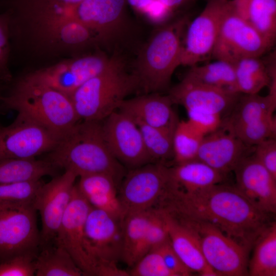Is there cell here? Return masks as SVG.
I'll return each mask as SVG.
<instances>
[{"label": "cell", "instance_id": "obj_1", "mask_svg": "<svg viewBox=\"0 0 276 276\" xmlns=\"http://www.w3.org/2000/svg\"><path fill=\"white\" fill-rule=\"evenodd\" d=\"M155 208L180 219L205 222L249 250L273 221L235 186L220 183L187 193L169 187Z\"/></svg>", "mask_w": 276, "mask_h": 276}, {"label": "cell", "instance_id": "obj_2", "mask_svg": "<svg viewBox=\"0 0 276 276\" xmlns=\"http://www.w3.org/2000/svg\"><path fill=\"white\" fill-rule=\"evenodd\" d=\"M11 53L34 67L49 66L88 52L98 44L95 34L71 18H30L9 21Z\"/></svg>", "mask_w": 276, "mask_h": 276}, {"label": "cell", "instance_id": "obj_3", "mask_svg": "<svg viewBox=\"0 0 276 276\" xmlns=\"http://www.w3.org/2000/svg\"><path fill=\"white\" fill-rule=\"evenodd\" d=\"M45 159L58 168L73 172L78 177L108 174L118 185L126 174L123 166L108 149L102 121H79L61 137Z\"/></svg>", "mask_w": 276, "mask_h": 276}, {"label": "cell", "instance_id": "obj_4", "mask_svg": "<svg viewBox=\"0 0 276 276\" xmlns=\"http://www.w3.org/2000/svg\"><path fill=\"white\" fill-rule=\"evenodd\" d=\"M9 84L8 91L0 93L2 110H15L61 137L80 121L67 95L24 75Z\"/></svg>", "mask_w": 276, "mask_h": 276}, {"label": "cell", "instance_id": "obj_5", "mask_svg": "<svg viewBox=\"0 0 276 276\" xmlns=\"http://www.w3.org/2000/svg\"><path fill=\"white\" fill-rule=\"evenodd\" d=\"M185 24L181 19L160 28L141 50L134 75L139 86L146 91L167 88L174 71L180 65L181 34Z\"/></svg>", "mask_w": 276, "mask_h": 276}, {"label": "cell", "instance_id": "obj_6", "mask_svg": "<svg viewBox=\"0 0 276 276\" xmlns=\"http://www.w3.org/2000/svg\"><path fill=\"white\" fill-rule=\"evenodd\" d=\"M138 86L122 64L86 81L69 97L80 121H102Z\"/></svg>", "mask_w": 276, "mask_h": 276}, {"label": "cell", "instance_id": "obj_7", "mask_svg": "<svg viewBox=\"0 0 276 276\" xmlns=\"http://www.w3.org/2000/svg\"><path fill=\"white\" fill-rule=\"evenodd\" d=\"M123 219L91 206L84 235L86 250L97 267V276L129 275L117 266L121 259Z\"/></svg>", "mask_w": 276, "mask_h": 276}, {"label": "cell", "instance_id": "obj_8", "mask_svg": "<svg viewBox=\"0 0 276 276\" xmlns=\"http://www.w3.org/2000/svg\"><path fill=\"white\" fill-rule=\"evenodd\" d=\"M122 64L119 59L96 50L29 70L24 75L70 97L86 81Z\"/></svg>", "mask_w": 276, "mask_h": 276}, {"label": "cell", "instance_id": "obj_9", "mask_svg": "<svg viewBox=\"0 0 276 276\" xmlns=\"http://www.w3.org/2000/svg\"><path fill=\"white\" fill-rule=\"evenodd\" d=\"M177 219L188 224L195 231L199 239L203 256L217 276L247 275L248 249L209 223L189 219Z\"/></svg>", "mask_w": 276, "mask_h": 276}, {"label": "cell", "instance_id": "obj_10", "mask_svg": "<svg viewBox=\"0 0 276 276\" xmlns=\"http://www.w3.org/2000/svg\"><path fill=\"white\" fill-rule=\"evenodd\" d=\"M272 47L235 9L232 0L222 19L212 56L234 64L261 57Z\"/></svg>", "mask_w": 276, "mask_h": 276}, {"label": "cell", "instance_id": "obj_11", "mask_svg": "<svg viewBox=\"0 0 276 276\" xmlns=\"http://www.w3.org/2000/svg\"><path fill=\"white\" fill-rule=\"evenodd\" d=\"M121 182L118 196L124 217L155 206L169 187V166L149 163L130 169Z\"/></svg>", "mask_w": 276, "mask_h": 276}, {"label": "cell", "instance_id": "obj_12", "mask_svg": "<svg viewBox=\"0 0 276 276\" xmlns=\"http://www.w3.org/2000/svg\"><path fill=\"white\" fill-rule=\"evenodd\" d=\"M61 137L45 126L17 115L14 121L0 132V159H33L48 153Z\"/></svg>", "mask_w": 276, "mask_h": 276}, {"label": "cell", "instance_id": "obj_13", "mask_svg": "<svg viewBox=\"0 0 276 276\" xmlns=\"http://www.w3.org/2000/svg\"><path fill=\"white\" fill-rule=\"evenodd\" d=\"M231 0H209L189 25L182 41L180 65L192 66L212 55Z\"/></svg>", "mask_w": 276, "mask_h": 276}, {"label": "cell", "instance_id": "obj_14", "mask_svg": "<svg viewBox=\"0 0 276 276\" xmlns=\"http://www.w3.org/2000/svg\"><path fill=\"white\" fill-rule=\"evenodd\" d=\"M102 126L108 149L123 166L132 169L152 163L140 129L130 116L117 110L102 121Z\"/></svg>", "mask_w": 276, "mask_h": 276}, {"label": "cell", "instance_id": "obj_15", "mask_svg": "<svg viewBox=\"0 0 276 276\" xmlns=\"http://www.w3.org/2000/svg\"><path fill=\"white\" fill-rule=\"evenodd\" d=\"M77 177L73 172L64 170L62 175L55 176L40 189L34 204L41 220L40 248L54 242Z\"/></svg>", "mask_w": 276, "mask_h": 276}, {"label": "cell", "instance_id": "obj_16", "mask_svg": "<svg viewBox=\"0 0 276 276\" xmlns=\"http://www.w3.org/2000/svg\"><path fill=\"white\" fill-rule=\"evenodd\" d=\"M91 205L75 185L54 243L63 247L84 275H96L97 267L85 245L84 223Z\"/></svg>", "mask_w": 276, "mask_h": 276}, {"label": "cell", "instance_id": "obj_17", "mask_svg": "<svg viewBox=\"0 0 276 276\" xmlns=\"http://www.w3.org/2000/svg\"><path fill=\"white\" fill-rule=\"evenodd\" d=\"M36 212L33 207L0 211V262L18 255L38 253Z\"/></svg>", "mask_w": 276, "mask_h": 276}, {"label": "cell", "instance_id": "obj_18", "mask_svg": "<svg viewBox=\"0 0 276 276\" xmlns=\"http://www.w3.org/2000/svg\"><path fill=\"white\" fill-rule=\"evenodd\" d=\"M126 4V0H83L62 9L59 17L81 22L95 34L100 43L108 39L117 31Z\"/></svg>", "mask_w": 276, "mask_h": 276}, {"label": "cell", "instance_id": "obj_19", "mask_svg": "<svg viewBox=\"0 0 276 276\" xmlns=\"http://www.w3.org/2000/svg\"><path fill=\"white\" fill-rule=\"evenodd\" d=\"M235 187L260 210L274 215L276 212V179L255 157L252 152L236 166Z\"/></svg>", "mask_w": 276, "mask_h": 276}, {"label": "cell", "instance_id": "obj_20", "mask_svg": "<svg viewBox=\"0 0 276 276\" xmlns=\"http://www.w3.org/2000/svg\"><path fill=\"white\" fill-rule=\"evenodd\" d=\"M241 94L194 82L183 78L171 88L168 96L174 104L187 110L198 109L219 114L222 119L231 112Z\"/></svg>", "mask_w": 276, "mask_h": 276}, {"label": "cell", "instance_id": "obj_21", "mask_svg": "<svg viewBox=\"0 0 276 276\" xmlns=\"http://www.w3.org/2000/svg\"><path fill=\"white\" fill-rule=\"evenodd\" d=\"M254 146L242 142L228 129L221 125L216 130L204 135L196 159L226 175L253 152Z\"/></svg>", "mask_w": 276, "mask_h": 276}, {"label": "cell", "instance_id": "obj_22", "mask_svg": "<svg viewBox=\"0 0 276 276\" xmlns=\"http://www.w3.org/2000/svg\"><path fill=\"white\" fill-rule=\"evenodd\" d=\"M157 210L165 220L172 248L186 266L202 276H216L203 256L199 239L193 228L167 212Z\"/></svg>", "mask_w": 276, "mask_h": 276}, {"label": "cell", "instance_id": "obj_23", "mask_svg": "<svg viewBox=\"0 0 276 276\" xmlns=\"http://www.w3.org/2000/svg\"><path fill=\"white\" fill-rule=\"evenodd\" d=\"M168 95L157 93L126 99L118 110L130 116L135 122L155 127H175L179 120Z\"/></svg>", "mask_w": 276, "mask_h": 276}, {"label": "cell", "instance_id": "obj_24", "mask_svg": "<svg viewBox=\"0 0 276 276\" xmlns=\"http://www.w3.org/2000/svg\"><path fill=\"white\" fill-rule=\"evenodd\" d=\"M77 189L93 208L123 219V209L119 198L118 184L111 176L95 173L80 176Z\"/></svg>", "mask_w": 276, "mask_h": 276}, {"label": "cell", "instance_id": "obj_25", "mask_svg": "<svg viewBox=\"0 0 276 276\" xmlns=\"http://www.w3.org/2000/svg\"><path fill=\"white\" fill-rule=\"evenodd\" d=\"M169 187L187 193L222 183L225 176L196 159L169 167Z\"/></svg>", "mask_w": 276, "mask_h": 276}, {"label": "cell", "instance_id": "obj_26", "mask_svg": "<svg viewBox=\"0 0 276 276\" xmlns=\"http://www.w3.org/2000/svg\"><path fill=\"white\" fill-rule=\"evenodd\" d=\"M275 55L267 60L260 57L241 59L234 64L238 91L243 94H258L265 86L276 82Z\"/></svg>", "mask_w": 276, "mask_h": 276}, {"label": "cell", "instance_id": "obj_27", "mask_svg": "<svg viewBox=\"0 0 276 276\" xmlns=\"http://www.w3.org/2000/svg\"><path fill=\"white\" fill-rule=\"evenodd\" d=\"M153 209L126 214L122 221L121 260L130 268L145 254L144 244Z\"/></svg>", "mask_w": 276, "mask_h": 276}, {"label": "cell", "instance_id": "obj_28", "mask_svg": "<svg viewBox=\"0 0 276 276\" xmlns=\"http://www.w3.org/2000/svg\"><path fill=\"white\" fill-rule=\"evenodd\" d=\"M234 6L271 45L276 37V0H232Z\"/></svg>", "mask_w": 276, "mask_h": 276}, {"label": "cell", "instance_id": "obj_29", "mask_svg": "<svg viewBox=\"0 0 276 276\" xmlns=\"http://www.w3.org/2000/svg\"><path fill=\"white\" fill-rule=\"evenodd\" d=\"M276 96L241 94L230 113L222 120L226 125L255 123L273 116Z\"/></svg>", "mask_w": 276, "mask_h": 276}, {"label": "cell", "instance_id": "obj_30", "mask_svg": "<svg viewBox=\"0 0 276 276\" xmlns=\"http://www.w3.org/2000/svg\"><path fill=\"white\" fill-rule=\"evenodd\" d=\"M58 168L45 159H0V184L40 179L56 176Z\"/></svg>", "mask_w": 276, "mask_h": 276}, {"label": "cell", "instance_id": "obj_31", "mask_svg": "<svg viewBox=\"0 0 276 276\" xmlns=\"http://www.w3.org/2000/svg\"><path fill=\"white\" fill-rule=\"evenodd\" d=\"M183 78L224 90L239 93L237 89L234 64L216 60L201 65L190 67Z\"/></svg>", "mask_w": 276, "mask_h": 276}, {"label": "cell", "instance_id": "obj_32", "mask_svg": "<svg viewBox=\"0 0 276 276\" xmlns=\"http://www.w3.org/2000/svg\"><path fill=\"white\" fill-rule=\"evenodd\" d=\"M36 276H81L82 271L68 252L53 243L40 248L35 260Z\"/></svg>", "mask_w": 276, "mask_h": 276}, {"label": "cell", "instance_id": "obj_33", "mask_svg": "<svg viewBox=\"0 0 276 276\" xmlns=\"http://www.w3.org/2000/svg\"><path fill=\"white\" fill-rule=\"evenodd\" d=\"M254 246L248 262V274L251 276L276 275V223L271 224L259 237Z\"/></svg>", "mask_w": 276, "mask_h": 276}, {"label": "cell", "instance_id": "obj_34", "mask_svg": "<svg viewBox=\"0 0 276 276\" xmlns=\"http://www.w3.org/2000/svg\"><path fill=\"white\" fill-rule=\"evenodd\" d=\"M135 122L152 163L167 165L168 161L173 160V137L176 127H155Z\"/></svg>", "mask_w": 276, "mask_h": 276}, {"label": "cell", "instance_id": "obj_35", "mask_svg": "<svg viewBox=\"0 0 276 276\" xmlns=\"http://www.w3.org/2000/svg\"><path fill=\"white\" fill-rule=\"evenodd\" d=\"M43 183L40 179L0 184V211L34 208Z\"/></svg>", "mask_w": 276, "mask_h": 276}, {"label": "cell", "instance_id": "obj_36", "mask_svg": "<svg viewBox=\"0 0 276 276\" xmlns=\"http://www.w3.org/2000/svg\"><path fill=\"white\" fill-rule=\"evenodd\" d=\"M203 136L188 120L179 121L173 137L174 165L196 159Z\"/></svg>", "mask_w": 276, "mask_h": 276}, {"label": "cell", "instance_id": "obj_37", "mask_svg": "<svg viewBox=\"0 0 276 276\" xmlns=\"http://www.w3.org/2000/svg\"><path fill=\"white\" fill-rule=\"evenodd\" d=\"M222 125L249 146H254L267 139L275 137L276 135V120L273 116L255 123Z\"/></svg>", "mask_w": 276, "mask_h": 276}, {"label": "cell", "instance_id": "obj_38", "mask_svg": "<svg viewBox=\"0 0 276 276\" xmlns=\"http://www.w3.org/2000/svg\"><path fill=\"white\" fill-rule=\"evenodd\" d=\"M128 272L130 276H173L156 248L145 254Z\"/></svg>", "mask_w": 276, "mask_h": 276}, {"label": "cell", "instance_id": "obj_39", "mask_svg": "<svg viewBox=\"0 0 276 276\" xmlns=\"http://www.w3.org/2000/svg\"><path fill=\"white\" fill-rule=\"evenodd\" d=\"M9 21L7 11L0 13V81L6 84L13 79L9 67L11 53Z\"/></svg>", "mask_w": 276, "mask_h": 276}, {"label": "cell", "instance_id": "obj_40", "mask_svg": "<svg viewBox=\"0 0 276 276\" xmlns=\"http://www.w3.org/2000/svg\"><path fill=\"white\" fill-rule=\"evenodd\" d=\"M37 254L18 255L1 262L0 276L35 275V260Z\"/></svg>", "mask_w": 276, "mask_h": 276}, {"label": "cell", "instance_id": "obj_41", "mask_svg": "<svg viewBox=\"0 0 276 276\" xmlns=\"http://www.w3.org/2000/svg\"><path fill=\"white\" fill-rule=\"evenodd\" d=\"M152 209L153 213L144 244L145 254L169 240L168 229L162 213L158 210Z\"/></svg>", "mask_w": 276, "mask_h": 276}, {"label": "cell", "instance_id": "obj_42", "mask_svg": "<svg viewBox=\"0 0 276 276\" xmlns=\"http://www.w3.org/2000/svg\"><path fill=\"white\" fill-rule=\"evenodd\" d=\"M189 123L204 136L215 131L222 125V118L213 112L198 110H187Z\"/></svg>", "mask_w": 276, "mask_h": 276}, {"label": "cell", "instance_id": "obj_43", "mask_svg": "<svg viewBox=\"0 0 276 276\" xmlns=\"http://www.w3.org/2000/svg\"><path fill=\"white\" fill-rule=\"evenodd\" d=\"M255 157L276 179L275 137L267 139L254 146Z\"/></svg>", "mask_w": 276, "mask_h": 276}, {"label": "cell", "instance_id": "obj_44", "mask_svg": "<svg viewBox=\"0 0 276 276\" xmlns=\"http://www.w3.org/2000/svg\"><path fill=\"white\" fill-rule=\"evenodd\" d=\"M155 248L160 252L166 267L173 276H188L191 274L192 271L173 249L169 240Z\"/></svg>", "mask_w": 276, "mask_h": 276}, {"label": "cell", "instance_id": "obj_45", "mask_svg": "<svg viewBox=\"0 0 276 276\" xmlns=\"http://www.w3.org/2000/svg\"><path fill=\"white\" fill-rule=\"evenodd\" d=\"M155 1V0H126L127 4L134 11L143 15H145Z\"/></svg>", "mask_w": 276, "mask_h": 276}, {"label": "cell", "instance_id": "obj_46", "mask_svg": "<svg viewBox=\"0 0 276 276\" xmlns=\"http://www.w3.org/2000/svg\"><path fill=\"white\" fill-rule=\"evenodd\" d=\"M173 10L182 5L185 0H155Z\"/></svg>", "mask_w": 276, "mask_h": 276}, {"label": "cell", "instance_id": "obj_47", "mask_svg": "<svg viewBox=\"0 0 276 276\" xmlns=\"http://www.w3.org/2000/svg\"><path fill=\"white\" fill-rule=\"evenodd\" d=\"M61 2H62L67 7H70L75 5L83 0H59Z\"/></svg>", "mask_w": 276, "mask_h": 276}, {"label": "cell", "instance_id": "obj_48", "mask_svg": "<svg viewBox=\"0 0 276 276\" xmlns=\"http://www.w3.org/2000/svg\"><path fill=\"white\" fill-rule=\"evenodd\" d=\"M2 127H3V126H2V125L0 123V132H1V130L2 128Z\"/></svg>", "mask_w": 276, "mask_h": 276}]
</instances>
